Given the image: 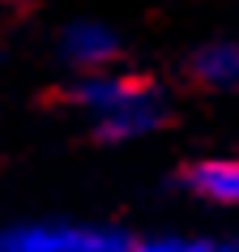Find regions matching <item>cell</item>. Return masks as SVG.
Wrapping results in <instances>:
<instances>
[{
    "mask_svg": "<svg viewBox=\"0 0 239 252\" xmlns=\"http://www.w3.org/2000/svg\"><path fill=\"white\" fill-rule=\"evenodd\" d=\"M141 239L116 226H73V222H30L4 235L9 252H137Z\"/></svg>",
    "mask_w": 239,
    "mask_h": 252,
    "instance_id": "obj_1",
    "label": "cell"
},
{
    "mask_svg": "<svg viewBox=\"0 0 239 252\" xmlns=\"http://www.w3.org/2000/svg\"><path fill=\"white\" fill-rule=\"evenodd\" d=\"M158 90L149 77H137V73H81V77H73L64 86V103L68 107H77V111H86L94 120H103V116H116V111H124V107H133L141 103V98H149V94Z\"/></svg>",
    "mask_w": 239,
    "mask_h": 252,
    "instance_id": "obj_2",
    "label": "cell"
},
{
    "mask_svg": "<svg viewBox=\"0 0 239 252\" xmlns=\"http://www.w3.org/2000/svg\"><path fill=\"white\" fill-rule=\"evenodd\" d=\"M120 52H124V43H120V34L107 22L81 17V22H68L60 30V60L73 68V77H81V73H107L120 60Z\"/></svg>",
    "mask_w": 239,
    "mask_h": 252,
    "instance_id": "obj_3",
    "label": "cell"
},
{
    "mask_svg": "<svg viewBox=\"0 0 239 252\" xmlns=\"http://www.w3.org/2000/svg\"><path fill=\"white\" fill-rule=\"evenodd\" d=\"M167 116H171L167 94L154 90L149 98H141V103H133V107H124V111H116V116L94 120L90 128H94V137H98V141L116 146V141H137V137H146V133H158L162 124H167Z\"/></svg>",
    "mask_w": 239,
    "mask_h": 252,
    "instance_id": "obj_4",
    "label": "cell"
},
{
    "mask_svg": "<svg viewBox=\"0 0 239 252\" xmlns=\"http://www.w3.org/2000/svg\"><path fill=\"white\" fill-rule=\"evenodd\" d=\"M179 184L209 205H239V158H197L179 171Z\"/></svg>",
    "mask_w": 239,
    "mask_h": 252,
    "instance_id": "obj_5",
    "label": "cell"
},
{
    "mask_svg": "<svg viewBox=\"0 0 239 252\" xmlns=\"http://www.w3.org/2000/svg\"><path fill=\"white\" fill-rule=\"evenodd\" d=\"M188 77L201 90H239V43L213 39L188 56Z\"/></svg>",
    "mask_w": 239,
    "mask_h": 252,
    "instance_id": "obj_6",
    "label": "cell"
},
{
    "mask_svg": "<svg viewBox=\"0 0 239 252\" xmlns=\"http://www.w3.org/2000/svg\"><path fill=\"white\" fill-rule=\"evenodd\" d=\"M137 252H218V239H179V235H162V239H141Z\"/></svg>",
    "mask_w": 239,
    "mask_h": 252,
    "instance_id": "obj_7",
    "label": "cell"
},
{
    "mask_svg": "<svg viewBox=\"0 0 239 252\" xmlns=\"http://www.w3.org/2000/svg\"><path fill=\"white\" fill-rule=\"evenodd\" d=\"M0 252H9V248H4V239H0Z\"/></svg>",
    "mask_w": 239,
    "mask_h": 252,
    "instance_id": "obj_8",
    "label": "cell"
}]
</instances>
